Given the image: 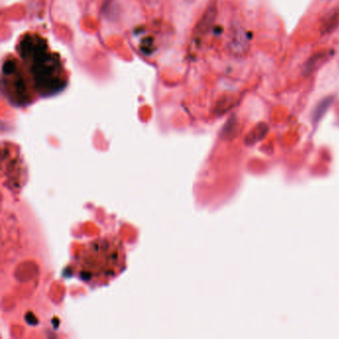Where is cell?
<instances>
[{
	"label": "cell",
	"mask_w": 339,
	"mask_h": 339,
	"mask_svg": "<svg viewBox=\"0 0 339 339\" xmlns=\"http://www.w3.org/2000/svg\"><path fill=\"white\" fill-rule=\"evenodd\" d=\"M80 262L86 280L111 277L120 267L119 246L105 240L97 242L89 248Z\"/></svg>",
	"instance_id": "obj_1"
},
{
	"label": "cell",
	"mask_w": 339,
	"mask_h": 339,
	"mask_svg": "<svg viewBox=\"0 0 339 339\" xmlns=\"http://www.w3.org/2000/svg\"><path fill=\"white\" fill-rule=\"evenodd\" d=\"M251 39L249 33L245 30V28L235 23L233 25V30L231 33V38L229 42V50L237 57H242L248 54L251 47Z\"/></svg>",
	"instance_id": "obj_2"
},
{
	"label": "cell",
	"mask_w": 339,
	"mask_h": 339,
	"mask_svg": "<svg viewBox=\"0 0 339 339\" xmlns=\"http://www.w3.org/2000/svg\"><path fill=\"white\" fill-rule=\"evenodd\" d=\"M333 57L332 50H322L312 54L303 65L302 73L305 77L316 73Z\"/></svg>",
	"instance_id": "obj_3"
},
{
	"label": "cell",
	"mask_w": 339,
	"mask_h": 339,
	"mask_svg": "<svg viewBox=\"0 0 339 339\" xmlns=\"http://www.w3.org/2000/svg\"><path fill=\"white\" fill-rule=\"evenodd\" d=\"M339 26V8H332L327 11L322 18L320 25L321 34H332Z\"/></svg>",
	"instance_id": "obj_4"
},
{
	"label": "cell",
	"mask_w": 339,
	"mask_h": 339,
	"mask_svg": "<svg viewBox=\"0 0 339 339\" xmlns=\"http://www.w3.org/2000/svg\"><path fill=\"white\" fill-rule=\"evenodd\" d=\"M269 132V126L265 122H260L254 126L250 133L246 136V143L247 144H254L256 142L262 140L265 136H267Z\"/></svg>",
	"instance_id": "obj_5"
},
{
	"label": "cell",
	"mask_w": 339,
	"mask_h": 339,
	"mask_svg": "<svg viewBox=\"0 0 339 339\" xmlns=\"http://www.w3.org/2000/svg\"><path fill=\"white\" fill-rule=\"evenodd\" d=\"M333 102H334V97L328 96L317 102L312 112V121L313 122L320 121L323 118V116L327 113V111L330 109Z\"/></svg>",
	"instance_id": "obj_6"
},
{
	"label": "cell",
	"mask_w": 339,
	"mask_h": 339,
	"mask_svg": "<svg viewBox=\"0 0 339 339\" xmlns=\"http://www.w3.org/2000/svg\"><path fill=\"white\" fill-rule=\"evenodd\" d=\"M216 15H217V7L215 4H212L206 10L203 18L199 24V29L201 32H206L209 30V28L212 26V24L216 19Z\"/></svg>",
	"instance_id": "obj_7"
},
{
	"label": "cell",
	"mask_w": 339,
	"mask_h": 339,
	"mask_svg": "<svg viewBox=\"0 0 339 339\" xmlns=\"http://www.w3.org/2000/svg\"><path fill=\"white\" fill-rule=\"evenodd\" d=\"M238 102L237 98L234 96H225L221 98L220 101L217 103V110L218 112H226L230 109H232L234 105H236Z\"/></svg>",
	"instance_id": "obj_8"
},
{
	"label": "cell",
	"mask_w": 339,
	"mask_h": 339,
	"mask_svg": "<svg viewBox=\"0 0 339 339\" xmlns=\"http://www.w3.org/2000/svg\"><path fill=\"white\" fill-rule=\"evenodd\" d=\"M14 69H15L14 64L11 63L10 61H8V62H6L5 65L3 66V73H4V74H11V73L14 71Z\"/></svg>",
	"instance_id": "obj_9"
},
{
	"label": "cell",
	"mask_w": 339,
	"mask_h": 339,
	"mask_svg": "<svg viewBox=\"0 0 339 339\" xmlns=\"http://www.w3.org/2000/svg\"><path fill=\"white\" fill-rule=\"evenodd\" d=\"M322 1H328V0H322Z\"/></svg>",
	"instance_id": "obj_10"
},
{
	"label": "cell",
	"mask_w": 339,
	"mask_h": 339,
	"mask_svg": "<svg viewBox=\"0 0 339 339\" xmlns=\"http://www.w3.org/2000/svg\"><path fill=\"white\" fill-rule=\"evenodd\" d=\"M188 1H192V0H188Z\"/></svg>",
	"instance_id": "obj_11"
}]
</instances>
